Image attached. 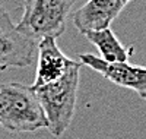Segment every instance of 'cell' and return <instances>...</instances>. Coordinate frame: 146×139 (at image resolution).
<instances>
[{
    "instance_id": "cell-2",
    "label": "cell",
    "mask_w": 146,
    "mask_h": 139,
    "mask_svg": "<svg viewBox=\"0 0 146 139\" xmlns=\"http://www.w3.org/2000/svg\"><path fill=\"white\" fill-rule=\"evenodd\" d=\"M80 66L82 63L75 60L62 78L34 90L44 108L48 122L47 129L56 138H60L69 129L75 117Z\"/></svg>"
},
{
    "instance_id": "cell-4",
    "label": "cell",
    "mask_w": 146,
    "mask_h": 139,
    "mask_svg": "<svg viewBox=\"0 0 146 139\" xmlns=\"http://www.w3.org/2000/svg\"><path fill=\"white\" fill-rule=\"evenodd\" d=\"M36 45L38 41L22 34L0 6V70L29 66L35 59Z\"/></svg>"
},
{
    "instance_id": "cell-9",
    "label": "cell",
    "mask_w": 146,
    "mask_h": 139,
    "mask_svg": "<svg viewBox=\"0 0 146 139\" xmlns=\"http://www.w3.org/2000/svg\"><path fill=\"white\" fill-rule=\"evenodd\" d=\"M124 2H126V5H127V3H129V2H131V0H124Z\"/></svg>"
},
{
    "instance_id": "cell-3",
    "label": "cell",
    "mask_w": 146,
    "mask_h": 139,
    "mask_svg": "<svg viewBox=\"0 0 146 139\" xmlns=\"http://www.w3.org/2000/svg\"><path fill=\"white\" fill-rule=\"evenodd\" d=\"M76 0H25L18 29L35 41L45 37L58 38Z\"/></svg>"
},
{
    "instance_id": "cell-6",
    "label": "cell",
    "mask_w": 146,
    "mask_h": 139,
    "mask_svg": "<svg viewBox=\"0 0 146 139\" xmlns=\"http://www.w3.org/2000/svg\"><path fill=\"white\" fill-rule=\"evenodd\" d=\"M56 40L57 38H53V37H45L38 41L35 79L31 85L32 90L62 78L66 70L72 66V63L75 61L60 50Z\"/></svg>"
},
{
    "instance_id": "cell-7",
    "label": "cell",
    "mask_w": 146,
    "mask_h": 139,
    "mask_svg": "<svg viewBox=\"0 0 146 139\" xmlns=\"http://www.w3.org/2000/svg\"><path fill=\"white\" fill-rule=\"evenodd\" d=\"M126 7L124 0H88L72 16L73 25L79 32L110 28L114 19Z\"/></svg>"
},
{
    "instance_id": "cell-1",
    "label": "cell",
    "mask_w": 146,
    "mask_h": 139,
    "mask_svg": "<svg viewBox=\"0 0 146 139\" xmlns=\"http://www.w3.org/2000/svg\"><path fill=\"white\" fill-rule=\"evenodd\" d=\"M0 126L10 133L48 128L44 108L31 86L19 82L0 85Z\"/></svg>"
},
{
    "instance_id": "cell-8",
    "label": "cell",
    "mask_w": 146,
    "mask_h": 139,
    "mask_svg": "<svg viewBox=\"0 0 146 139\" xmlns=\"http://www.w3.org/2000/svg\"><path fill=\"white\" fill-rule=\"evenodd\" d=\"M83 35L98 48L101 59L105 61H127L133 54V47H126L121 44L111 28L88 31Z\"/></svg>"
},
{
    "instance_id": "cell-5",
    "label": "cell",
    "mask_w": 146,
    "mask_h": 139,
    "mask_svg": "<svg viewBox=\"0 0 146 139\" xmlns=\"http://www.w3.org/2000/svg\"><path fill=\"white\" fill-rule=\"evenodd\" d=\"M79 61L114 85L136 92L146 103V67L133 66L129 61H105L91 53H82Z\"/></svg>"
}]
</instances>
